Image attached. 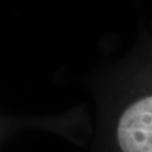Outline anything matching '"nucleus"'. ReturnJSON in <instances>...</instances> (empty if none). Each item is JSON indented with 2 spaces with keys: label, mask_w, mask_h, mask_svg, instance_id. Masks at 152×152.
<instances>
[{
  "label": "nucleus",
  "mask_w": 152,
  "mask_h": 152,
  "mask_svg": "<svg viewBox=\"0 0 152 152\" xmlns=\"http://www.w3.org/2000/svg\"><path fill=\"white\" fill-rule=\"evenodd\" d=\"M151 120V97L136 102L123 113L117 127V139L123 152H152Z\"/></svg>",
  "instance_id": "1"
}]
</instances>
